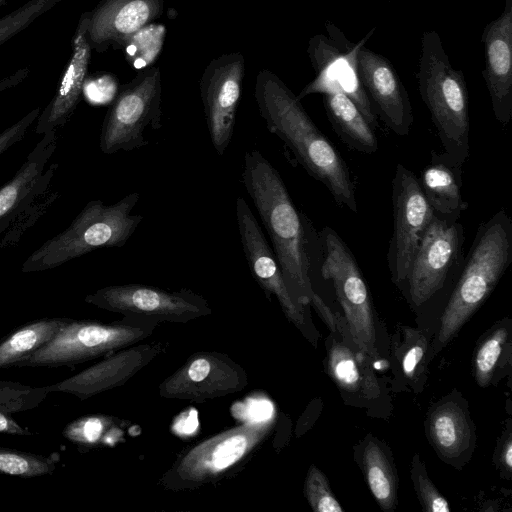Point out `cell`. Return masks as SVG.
<instances>
[{
    "instance_id": "1",
    "label": "cell",
    "mask_w": 512,
    "mask_h": 512,
    "mask_svg": "<svg viewBox=\"0 0 512 512\" xmlns=\"http://www.w3.org/2000/svg\"><path fill=\"white\" fill-rule=\"evenodd\" d=\"M254 96L267 129L328 189L338 205L357 212L355 186L345 160L312 121L297 95L276 74L263 69L256 76Z\"/></svg>"
},
{
    "instance_id": "2",
    "label": "cell",
    "mask_w": 512,
    "mask_h": 512,
    "mask_svg": "<svg viewBox=\"0 0 512 512\" xmlns=\"http://www.w3.org/2000/svg\"><path fill=\"white\" fill-rule=\"evenodd\" d=\"M241 182L268 232L289 291L299 304L309 305L314 290L307 217L295 206L278 170L260 151L245 152Z\"/></svg>"
},
{
    "instance_id": "3",
    "label": "cell",
    "mask_w": 512,
    "mask_h": 512,
    "mask_svg": "<svg viewBox=\"0 0 512 512\" xmlns=\"http://www.w3.org/2000/svg\"><path fill=\"white\" fill-rule=\"evenodd\" d=\"M512 262V220L501 209L482 223L440 318L435 352L444 347L488 298Z\"/></svg>"
},
{
    "instance_id": "4",
    "label": "cell",
    "mask_w": 512,
    "mask_h": 512,
    "mask_svg": "<svg viewBox=\"0 0 512 512\" xmlns=\"http://www.w3.org/2000/svg\"><path fill=\"white\" fill-rule=\"evenodd\" d=\"M415 77L444 152L464 164L470 153L467 84L463 71L452 66L435 30L421 36Z\"/></svg>"
},
{
    "instance_id": "5",
    "label": "cell",
    "mask_w": 512,
    "mask_h": 512,
    "mask_svg": "<svg viewBox=\"0 0 512 512\" xmlns=\"http://www.w3.org/2000/svg\"><path fill=\"white\" fill-rule=\"evenodd\" d=\"M140 197L132 192L113 204L89 201L66 229L26 258L22 272L50 270L98 249L123 247L143 220L132 214Z\"/></svg>"
},
{
    "instance_id": "6",
    "label": "cell",
    "mask_w": 512,
    "mask_h": 512,
    "mask_svg": "<svg viewBox=\"0 0 512 512\" xmlns=\"http://www.w3.org/2000/svg\"><path fill=\"white\" fill-rule=\"evenodd\" d=\"M275 425V415L250 419L187 447L159 485L165 490L189 491L230 478L251 460Z\"/></svg>"
},
{
    "instance_id": "7",
    "label": "cell",
    "mask_w": 512,
    "mask_h": 512,
    "mask_svg": "<svg viewBox=\"0 0 512 512\" xmlns=\"http://www.w3.org/2000/svg\"><path fill=\"white\" fill-rule=\"evenodd\" d=\"M159 324L124 316L110 323L69 318L49 342L14 368L74 367L142 342Z\"/></svg>"
},
{
    "instance_id": "8",
    "label": "cell",
    "mask_w": 512,
    "mask_h": 512,
    "mask_svg": "<svg viewBox=\"0 0 512 512\" xmlns=\"http://www.w3.org/2000/svg\"><path fill=\"white\" fill-rule=\"evenodd\" d=\"M161 94V74L157 66L142 69L121 86L102 123L100 150L113 154L147 146L145 130L162 127Z\"/></svg>"
},
{
    "instance_id": "9",
    "label": "cell",
    "mask_w": 512,
    "mask_h": 512,
    "mask_svg": "<svg viewBox=\"0 0 512 512\" xmlns=\"http://www.w3.org/2000/svg\"><path fill=\"white\" fill-rule=\"evenodd\" d=\"M319 238L323 252L321 275L332 282L355 346L370 359H376L378 352L373 308L358 263L346 243L331 227L325 226Z\"/></svg>"
},
{
    "instance_id": "10",
    "label": "cell",
    "mask_w": 512,
    "mask_h": 512,
    "mask_svg": "<svg viewBox=\"0 0 512 512\" xmlns=\"http://www.w3.org/2000/svg\"><path fill=\"white\" fill-rule=\"evenodd\" d=\"M327 35L316 34L308 41L307 54L315 71L314 79L297 95L302 98L314 93L341 91L350 97L374 128L372 104L358 73V52L373 35V27L359 42H351L331 21L325 22Z\"/></svg>"
},
{
    "instance_id": "11",
    "label": "cell",
    "mask_w": 512,
    "mask_h": 512,
    "mask_svg": "<svg viewBox=\"0 0 512 512\" xmlns=\"http://www.w3.org/2000/svg\"><path fill=\"white\" fill-rule=\"evenodd\" d=\"M84 301L124 317L158 323H187L212 313L207 300L190 289L171 291L145 284L105 286Z\"/></svg>"
},
{
    "instance_id": "12",
    "label": "cell",
    "mask_w": 512,
    "mask_h": 512,
    "mask_svg": "<svg viewBox=\"0 0 512 512\" xmlns=\"http://www.w3.org/2000/svg\"><path fill=\"white\" fill-rule=\"evenodd\" d=\"M393 232L387 253L392 282L401 287L434 213L416 175L397 164L392 180Z\"/></svg>"
},
{
    "instance_id": "13",
    "label": "cell",
    "mask_w": 512,
    "mask_h": 512,
    "mask_svg": "<svg viewBox=\"0 0 512 512\" xmlns=\"http://www.w3.org/2000/svg\"><path fill=\"white\" fill-rule=\"evenodd\" d=\"M463 242L464 228L458 220L433 216L405 280L412 305L421 306L444 286L459 260Z\"/></svg>"
},
{
    "instance_id": "14",
    "label": "cell",
    "mask_w": 512,
    "mask_h": 512,
    "mask_svg": "<svg viewBox=\"0 0 512 512\" xmlns=\"http://www.w3.org/2000/svg\"><path fill=\"white\" fill-rule=\"evenodd\" d=\"M248 385L245 369L217 351L193 353L159 385L165 399L202 403L242 391Z\"/></svg>"
},
{
    "instance_id": "15",
    "label": "cell",
    "mask_w": 512,
    "mask_h": 512,
    "mask_svg": "<svg viewBox=\"0 0 512 512\" xmlns=\"http://www.w3.org/2000/svg\"><path fill=\"white\" fill-rule=\"evenodd\" d=\"M245 73L240 52L210 61L200 78V96L211 144L223 156L233 137Z\"/></svg>"
},
{
    "instance_id": "16",
    "label": "cell",
    "mask_w": 512,
    "mask_h": 512,
    "mask_svg": "<svg viewBox=\"0 0 512 512\" xmlns=\"http://www.w3.org/2000/svg\"><path fill=\"white\" fill-rule=\"evenodd\" d=\"M235 210L241 246L253 278L268 298L276 297L286 318L307 334L306 306L299 304L289 291L272 247L243 197L236 199Z\"/></svg>"
},
{
    "instance_id": "17",
    "label": "cell",
    "mask_w": 512,
    "mask_h": 512,
    "mask_svg": "<svg viewBox=\"0 0 512 512\" xmlns=\"http://www.w3.org/2000/svg\"><path fill=\"white\" fill-rule=\"evenodd\" d=\"M162 341L137 343L117 350L94 365L54 384L46 385L49 393L63 392L80 400L125 385L154 358L166 350Z\"/></svg>"
},
{
    "instance_id": "18",
    "label": "cell",
    "mask_w": 512,
    "mask_h": 512,
    "mask_svg": "<svg viewBox=\"0 0 512 512\" xmlns=\"http://www.w3.org/2000/svg\"><path fill=\"white\" fill-rule=\"evenodd\" d=\"M358 73L368 98L386 126L398 136L410 132L414 121L409 95L393 64L363 45Z\"/></svg>"
},
{
    "instance_id": "19",
    "label": "cell",
    "mask_w": 512,
    "mask_h": 512,
    "mask_svg": "<svg viewBox=\"0 0 512 512\" xmlns=\"http://www.w3.org/2000/svg\"><path fill=\"white\" fill-rule=\"evenodd\" d=\"M481 41L485 66L482 70L496 120L507 126L512 118V0H505L502 13L487 23Z\"/></svg>"
},
{
    "instance_id": "20",
    "label": "cell",
    "mask_w": 512,
    "mask_h": 512,
    "mask_svg": "<svg viewBox=\"0 0 512 512\" xmlns=\"http://www.w3.org/2000/svg\"><path fill=\"white\" fill-rule=\"evenodd\" d=\"M89 23L90 11H86L80 16L71 39V55L56 92L37 118L36 134L44 135L65 126L80 102L92 52Z\"/></svg>"
},
{
    "instance_id": "21",
    "label": "cell",
    "mask_w": 512,
    "mask_h": 512,
    "mask_svg": "<svg viewBox=\"0 0 512 512\" xmlns=\"http://www.w3.org/2000/svg\"><path fill=\"white\" fill-rule=\"evenodd\" d=\"M56 147L57 131L42 135L14 177L0 188V234L48 188L58 164L45 168Z\"/></svg>"
},
{
    "instance_id": "22",
    "label": "cell",
    "mask_w": 512,
    "mask_h": 512,
    "mask_svg": "<svg viewBox=\"0 0 512 512\" xmlns=\"http://www.w3.org/2000/svg\"><path fill=\"white\" fill-rule=\"evenodd\" d=\"M164 0H101L90 11L88 38L92 50L119 49L125 40L158 18Z\"/></svg>"
},
{
    "instance_id": "23",
    "label": "cell",
    "mask_w": 512,
    "mask_h": 512,
    "mask_svg": "<svg viewBox=\"0 0 512 512\" xmlns=\"http://www.w3.org/2000/svg\"><path fill=\"white\" fill-rule=\"evenodd\" d=\"M463 165L445 152H433L430 162L421 171L419 183L434 215L458 220L468 208L461 192Z\"/></svg>"
},
{
    "instance_id": "24",
    "label": "cell",
    "mask_w": 512,
    "mask_h": 512,
    "mask_svg": "<svg viewBox=\"0 0 512 512\" xmlns=\"http://www.w3.org/2000/svg\"><path fill=\"white\" fill-rule=\"evenodd\" d=\"M322 95L327 117L342 141L358 152L375 153L378 150L377 136L355 102L341 91Z\"/></svg>"
},
{
    "instance_id": "25",
    "label": "cell",
    "mask_w": 512,
    "mask_h": 512,
    "mask_svg": "<svg viewBox=\"0 0 512 512\" xmlns=\"http://www.w3.org/2000/svg\"><path fill=\"white\" fill-rule=\"evenodd\" d=\"M428 432L442 457L460 456L471 444V426L464 409L454 401L438 405L428 417Z\"/></svg>"
},
{
    "instance_id": "26",
    "label": "cell",
    "mask_w": 512,
    "mask_h": 512,
    "mask_svg": "<svg viewBox=\"0 0 512 512\" xmlns=\"http://www.w3.org/2000/svg\"><path fill=\"white\" fill-rule=\"evenodd\" d=\"M327 356L328 371L342 391L362 392L366 397L376 395V381L365 360L368 356L334 339L328 347Z\"/></svg>"
},
{
    "instance_id": "27",
    "label": "cell",
    "mask_w": 512,
    "mask_h": 512,
    "mask_svg": "<svg viewBox=\"0 0 512 512\" xmlns=\"http://www.w3.org/2000/svg\"><path fill=\"white\" fill-rule=\"evenodd\" d=\"M69 318H42L18 327L0 341V369L11 368L49 342Z\"/></svg>"
},
{
    "instance_id": "28",
    "label": "cell",
    "mask_w": 512,
    "mask_h": 512,
    "mask_svg": "<svg viewBox=\"0 0 512 512\" xmlns=\"http://www.w3.org/2000/svg\"><path fill=\"white\" fill-rule=\"evenodd\" d=\"M361 467L368 487L381 509L394 510L397 502L396 476L390 459L374 439L365 441L361 451Z\"/></svg>"
},
{
    "instance_id": "29",
    "label": "cell",
    "mask_w": 512,
    "mask_h": 512,
    "mask_svg": "<svg viewBox=\"0 0 512 512\" xmlns=\"http://www.w3.org/2000/svg\"><path fill=\"white\" fill-rule=\"evenodd\" d=\"M123 426L122 420L111 415H84L68 423L62 435L80 452H87L99 446H113L121 441Z\"/></svg>"
},
{
    "instance_id": "30",
    "label": "cell",
    "mask_w": 512,
    "mask_h": 512,
    "mask_svg": "<svg viewBox=\"0 0 512 512\" xmlns=\"http://www.w3.org/2000/svg\"><path fill=\"white\" fill-rule=\"evenodd\" d=\"M401 338L394 345V356L401 374L414 386L423 382L426 373L428 340L423 331L402 327Z\"/></svg>"
},
{
    "instance_id": "31",
    "label": "cell",
    "mask_w": 512,
    "mask_h": 512,
    "mask_svg": "<svg viewBox=\"0 0 512 512\" xmlns=\"http://www.w3.org/2000/svg\"><path fill=\"white\" fill-rule=\"evenodd\" d=\"M58 455L35 454L0 447V474L21 478L51 475L57 469Z\"/></svg>"
},
{
    "instance_id": "32",
    "label": "cell",
    "mask_w": 512,
    "mask_h": 512,
    "mask_svg": "<svg viewBox=\"0 0 512 512\" xmlns=\"http://www.w3.org/2000/svg\"><path fill=\"white\" fill-rule=\"evenodd\" d=\"M508 337L507 327L502 326L493 329L478 346L474 359V374L481 387L490 385Z\"/></svg>"
},
{
    "instance_id": "33",
    "label": "cell",
    "mask_w": 512,
    "mask_h": 512,
    "mask_svg": "<svg viewBox=\"0 0 512 512\" xmlns=\"http://www.w3.org/2000/svg\"><path fill=\"white\" fill-rule=\"evenodd\" d=\"M164 36L162 25L149 24L130 35L122 47L126 49L131 65L142 69L150 65L162 47Z\"/></svg>"
},
{
    "instance_id": "34",
    "label": "cell",
    "mask_w": 512,
    "mask_h": 512,
    "mask_svg": "<svg viewBox=\"0 0 512 512\" xmlns=\"http://www.w3.org/2000/svg\"><path fill=\"white\" fill-rule=\"evenodd\" d=\"M62 0H28L0 18V46L16 36Z\"/></svg>"
},
{
    "instance_id": "35",
    "label": "cell",
    "mask_w": 512,
    "mask_h": 512,
    "mask_svg": "<svg viewBox=\"0 0 512 512\" xmlns=\"http://www.w3.org/2000/svg\"><path fill=\"white\" fill-rule=\"evenodd\" d=\"M49 394L45 386L32 387L12 381H0V411L6 414L31 410Z\"/></svg>"
},
{
    "instance_id": "36",
    "label": "cell",
    "mask_w": 512,
    "mask_h": 512,
    "mask_svg": "<svg viewBox=\"0 0 512 512\" xmlns=\"http://www.w3.org/2000/svg\"><path fill=\"white\" fill-rule=\"evenodd\" d=\"M411 478L422 509L427 512H449V502L440 494L427 475L424 463L415 454L411 465Z\"/></svg>"
},
{
    "instance_id": "37",
    "label": "cell",
    "mask_w": 512,
    "mask_h": 512,
    "mask_svg": "<svg viewBox=\"0 0 512 512\" xmlns=\"http://www.w3.org/2000/svg\"><path fill=\"white\" fill-rule=\"evenodd\" d=\"M304 494L309 505L316 512H343V508L331 491L327 478L315 465H311L307 472Z\"/></svg>"
},
{
    "instance_id": "38",
    "label": "cell",
    "mask_w": 512,
    "mask_h": 512,
    "mask_svg": "<svg viewBox=\"0 0 512 512\" xmlns=\"http://www.w3.org/2000/svg\"><path fill=\"white\" fill-rule=\"evenodd\" d=\"M40 114V107L31 110L20 120L0 132V155L8 150L15 143L21 141L29 127L37 120Z\"/></svg>"
},
{
    "instance_id": "39",
    "label": "cell",
    "mask_w": 512,
    "mask_h": 512,
    "mask_svg": "<svg viewBox=\"0 0 512 512\" xmlns=\"http://www.w3.org/2000/svg\"><path fill=\"white\" fill-rule=\"evenodd\" d=\"M0 433L20 436H31L33 433L17 423L10 414L0 411Z\"/></svg>"
},
{
    "instance_id": "40",
    "label": "cell",
    "mask_w": 512,
    "mask_h": 512,
    "mask_svg": "<svg viewBox=\"0 0 512 512\" xmlns=\"http://www.w3.org/2000/svg\"><path fill=\"white\" fill-rule=\"evenodd\" d=\"M499 463L503 466L506 472H510L512 468V441L510 434L504 441L503 446L499 453Z\"/></svg>"
},
{
    "instance_id": "41",
    "label": "cell",
    "mask_w": 512,
    "mask_h": 512,
    "mask_svg": "<svg viewBox=\"0 0 512 512\" xmlns=\"http://www.w3.org/2000/svg\"><path fill=\"white\" fill-rule=\"evenodd\" d=\"M8 1H10V0H0V6L6 4Z\"/></svg>"
},
{
    "instance_id": "42",
    "label": "cell",
    "mask_w": 512,
    "mask_h": 512,
    "mask_svg": "<svg viewBox=\"0 0 512 512\" xmlns=\"http://www.w3.org/2000/svg\"><path fill=\"white\" fill-rule=\"evenodd\" d=\"M390 1V0H389Z\"/></svg>"
}]
</instances>
